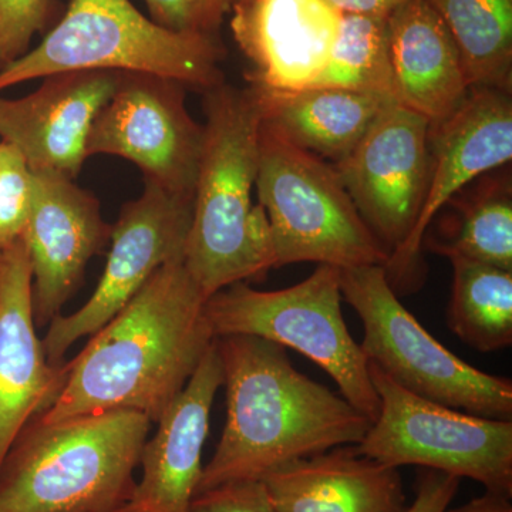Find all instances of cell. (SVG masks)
<instances>
[{
  "label": "cell",
  "mask_w": 512,
  "mask_h": 512,
  "mask_svg": "<svg viewBox=\"0 0 512 512\" xmlns=\"http://www.w3.org/2000/svg\"><path fill=\"white\" fill-rule=\"evenodd\" d=\"M207 298L173 259L66 363V379L40 420L131 410L156 424L183 392L215 335Z\"/></svg>",
  "instance_id": "obj_1"
},
{
  "label": "cell",
  "mask_w": 512,
  "mask_h": 512,
  "mask_svg": "<svg viewBox=\"0 0 512 512\" xmlns=\"http://www.w3.org/2000/svg\"><path fill=\"white\" fill-rule=\"evenodd\" d=\"M227 390V421L198 493L262 480L276 468L357 446L369 417L292 365L284 346L256 336L215 339Z\"/></svg>",
  "instance_id": "obj_2"
},
{
  "label": "cell",
  "mask_w": 512,
  "mask_h": 512,
  "mask_svg": "<svg viewBox=\"0 0 512 512\" xmlns=\"http://www.w3.org/2000/svg\"><path fill=\"white\" fill-rule=\"evenodd\" d=\"M204 141L184 265L205 298L274 268L271 229L252 191L262 114L254 93L222 83L205 92Z\"/></svg>",
  "instance_id": "obj_3"
},
{
  "label": "cell",
  "mask_w": 512,
  "mask_h": 512,
  "mask_svg": "<svg viewBox=\"0 0 512 512\" xmlns=\"http://www.w3.org/2000/svg\"><path fill=\"white\" fill-rule=\"evenodd\" d=\"M151 424L131 410L33 417L0 467V512H120Z\"/></svg>",
  "instance_id": "obj_4"
},
{
  "label": "cell",
  "mask_w": 512,
  "mask_h": 512,
  "mask_svg": "<svg viewBox=\"0 0 512 512\" xmlns=\"http://www.w3.org/2000/svg\"><path fill=\"white\" fill-rule=\"evenodd\" d=\"M225 55L220 37L165 29L130 0H72L35 49L0 70V92L83 70L154 74L207 92L224 83Z\"/></svg>",
  "instance_id": "obj_5"
},
{
  "label": "cell",
  "mask_w": 512,
  "mask_h": 512,
  "mask_svg": "<svg viewBox=\"0 0 512 512\" xmlns=\"http://www.w3.org/2000/svg\"><path fill=\"white\" fill-rule=\"evenodd\" d=\"M255 188L271 229L274 268L316 262L346 269L389 261L335 167L264 123Z\"/></svg>",
  "instance_id": "obj_6"
},
{
  "label": "cell",
  "mask_w": 512,
  "mask_h": 512,
  "mask_svg": "<svg viewBox=\"0 0 512 512\" xmlns=\"http://www.w3.org/2000/svg\"><path fill=\"white\" fill-rule=\"evenodd\" d=\"M342 301L340 269L322 264L305 281L279 291L229 285L207 299L205 312L215 338L256 336L308 357L373 423L379 397L369 360L346 326Z\"/></svg>",
  "instance_id": "obj_7"
},
{
  "label": "cell",
  "mask_w": 512,
  "mask_h": 512,
  "mask_svg": "<svg viewBox=\"0 0 512 512\" xmlns=\"http://www.w3.org/2000/svg\"><path fill=\"white\" fill-rule=\"evenodd\" d=\"M342 299L363 323L360 343L407 392L487 419L512 421V382L454 355L407 311L382 265L340 269Z\"/></svg>",
  "instance_id": "obj_8"
},
{
  "label": "cell",
  "mask_w": 512,
  "mask_h": 512,
  "mask_svg": "<svg viewBox=\"0 0 512 512\" xmlns=\"http://www.w3.org/2000/svg\"><path fill=\"white\" fill-rule=\"evenodd\" d=\"M379 414L357 444L390 467L417 466L512 497V421L487 419L407 392L369 362Z\"/></svg>",
  "instance_id": "obj_9"
},
{
  "label": "cell",
  "mask_w": 512,
  "mask_h": 512,
  "mask_svg": "<svg viewBox=\"0 0 512 512\" xmlns=\"http://www.w3.org/2000/svg\"><path fill=\"white\" fill-rule=\"evenodd\" d=\"M185 89L167 77L123 72L116 92L94 117L87 158H126L146 180L194 198L204 126L188 113Z\"/></svg>",
  "instance_id": "obj_10"
},
{
  "label": "cell",
  "mask_w": 512,
  "mask_h": 512,
  "mask_svg": "<svg viewBox=\"0 0 512 512\" xmlns=\"http://www.w3.org/2000/svg\"><path fill=\"white\" fill-rule=\"evenodd\" d=\"M194 198L171 194L146 180L141 197L121 208L111 229V248L96 291L82 308L50 322L43 350L62 365L74 343L92 336L127 305L161 266L184 258Z\"/></svg>",
  "instance_id": "obj_11"
},
{
  "label": "cell",
  "mask_w": 512,
  "mask_h": 512,
  "mask_svg": "<svg viewBox=\"0 0 512 512\" xmlns=\"http://www.w3.org/2000/svg\"><path fill=\"white\" fill-rule=\"evenodd\" d=\"M430 123L389 101L348 156L332 164L389 256L419 220L429 180Z\"/></svg>",
  "instance_id": "obj_12"
},
{
  "label": "cell",
  "mask_w": 512,
  "mask_h": 512,
  "mask_svg": "<svg viewBox=\"0 0 512 512\" xmlns=\"http://www.w3.org/2000/svg\"><path fill=\"white\" fill-rule=\"evenodd\" d=\"M429 154V180L419 220L384 265L396 293L417 284L424 234L447 202L481 175L510 163L511 93L471 87L448 119L430 124Z\"/></svg>",
  "instance_id": "obj_13"
},
{
  "label": "cell",
  "mask_w": 512,
  "mask_h": 512,
  "mask_svg": "<svg viewBox=\"0 0 512 512\" xmlns=\"http://www.w3.org/2000/svg\"><path fill=\"white\" fill-rule=\"evenodd\" d=\"M111 229L89 191L62 175L33 174L32 205L22 238L32 266L37 328L60 315L82 285L90 259L110 241Z\"/></svg>",
  "instance_id": "obj_14"
},
{
  "label": "cell",
  "mask_w": 512,
  "mask_h": 512,
  "mask_svg": "<svg viewBox=\"0 0 512 512\" xmlns=\"http://www.w3.org/2000/svg\"><path fill=\"white\" fill-rule=\"evenodd\" d=\"M121 74L116 70L52 74L28 96H0V138L19 151L33 174L74 180L87 160L94 117L116 92Z\"/></svg>",
  "instance_id": "obj_15"
},
{
  "label": "cell",
  "mask_w": 512,
  "mask_h": 512,
  "mask_svg": "<svg viewBox=\"0 0 512 512\" xmlns=\"http://www.w3.org/2000/svg\"><path fill=\"white\" fill-rule=\"evenodd\" d=\"M231 30L251 63L248 87L311 86L328 62L343 15L325 0H232Z\"/></svg>",
  "instance_id": "obj_16"
},
{
  "label": "cell",
  "mask_w": 512,
  "mask_h": 512,
  "mask_svg": "<svg viewBox=\"0 0 512 512\" xmlns=\"http://www.w3.org/2000/svg\"><path fill=\"white\" fill-rule=\"evenodd\" d=\"M32 296V266L19 238L0 251V467L66 379V362L49 363L37 338Z\"/></svg>",
  "instance_id": "obj_17"
},
{
  "label": "cell",
  "mask_w": 512,
  "mask_h": 512,
  "mask_svg": "<svg viewBox=\"0 0 512 512\" xmlns=\"http://www.w3.org/2000/svg\"><path fill=\"white\" fill-rule=\"evenodd\" d=\"M224 384L217 345L211 346L190 382L157 421L144 444L140 483L120 512H191L210 431L212 404Z\"/></svg>",
  "instance_id": "obj_18"
},
{
  "label": "cell",
  "mask_w": 512,
  "mask_h": 512,
  "mask_svg": "<svg viewBox=\"0 0 512 512\" xmlns=\"http://www.w3.org/2000/svg\"><path fill=\"white\" fill-rule=\"evenodd\" d=\"M275 512H404L399 468L342 446L292 461L262 478Z\"/></svg>",
  "instance_id": "obj_19"
},
{
  "label": "cell",
  "mask_w": 512,
  "mask_h": 512,
  "mask_svg": "<svg viewBox=\"0 0 512 512\" xmlns=\"http://www.w3.org/2000/svg\"><path fill=\"white\" fill-rule=\"evenodd\" d=\"M387 32L397 103L430 124L448 119L470 87L439 13L427 0H407L387 16Z\"/></svg>",
  "instance_id": "obj_20"
},
{
  "label": "cell",
  "mask_w": 512,
  "mask_h": 512,
  "mask_svg": "<svg viewBox=\"0 0 512 512\" xmlns=\"http://www.w3.org/2000/svg\"><path fill=\"white\" fill-rule=\"evenodd\" d=\"M262 123L313 156L339 163L365 136L389 99L339 87L252 89Z\"/></svg>",
  "instance_id": "obj_21"
},
{
  "label": "cell",
  "mask_w": 512,
  "mask_h": 512,
  "mask_svg": "<svg viewBox=\"0 0 512 512\" xmlns=\"http://www.w3.org/2000/svg\"><path fill=\"white\" fill-rule=\"evenodd\" d=\"M487 181L474 194L456 195L447 202L456 211L424 235L421 248L512 271L511 178Z\"/></svg>",
  "instance_id": "obj_22"
},
{
  "label": "cell",
  "mask_w": 512,
  "mask_h": 512,
  "mask_svg": "<svg viewBox=\"0 0 512 512\" xmlns=\"http://www.w3.org/2000/svg\"><path fill=\"white\" fill-rule=\"evenodd\" d=\"M453 36L468 87L511 93L512 0H427Z\"/></svg>",
  "instance_id": "obj_23"
},
{
  "label": "cell",
  "mask_w": 512,
  "mask_h": 512,
  "mask_svg": "<svg viewBox=\"0 0 512 512\" xmlns=\"http://www.w3.org/2000/svg\"><path fill=\"white\" fill-rule=\"evenodd\" d=\"M453 289L447 325L461 342L483 353L512 345V271L450 256Z\"/></svg>",
  "instance_id": "obj_24"
},
{
  "label": "cell",
  "mask_w": 512,
  "mask_h": 512,
  "mask_svg": "<svg viewBox=\"0 0 512 512\" xmlns=\"http://www.w3.org/2000/svg\"><path fill=\"white\" fill-rule=\"evenodd\" d=\"M387 16L343 15L328 62L311 86L339 87L396 101Z\"/></svg>",
  "instance_id": "obj_25"
},
{
  "label": "cell",
  "mask_w": 512,
  "mask_h": 512,
  "mask_svg": "<svg viewBox=\"0 0 512 512\" xmlns=\"http://www.w3.org/2000/svg\"><path fill=\"white\" fill-rule=\"evenodd\" d=\"M33 174L15 147L0 141V251L22 238L32 205Z\"/></svg>",
  "instance_id": "obj_26"
},
{
  "label": "cell",
  "mask_w": 512,
  "mask_h": 512,
  "mask_svg": "<svg viewBox=\"0 0 512 512\" xmlns=\"http://www.w3.org/2000/svg\"><path fill=\"white\" fill-rule=\"evenodd\" d=\"M57 0H0V70L29 52L36 33L47 32Z\"/></svg>",
  "instance_id": "obj_27"
},
{
  "label": "cell",
  "mask_w": 512,
  "mask_h": 512,
  "mask_svg": "<svg viewBox=\"0 0 512 512\" xmlns=\"http://www.w3.org/2000/svg\"><path fill=\"white\" fill-rule=\"evenodd\" d=\"M151 20L178 33L220 37L232 0H144Z\"/></svg>",
  "instance_id": "obj_28"
},
{
  "label": "cell",
  "mask_w": 512,
  "mask_h": 512,
  "mask_svg": "<svg viewBox=\"0 0 512 512\" xmlns=\"http://www.w3.org/2000/svg\"><path fill=\"white\" fill-rule=\"evenodd\" d=\"M191 512H275L261 480L237 481L195 495Z\"/></svg>",
  "instance_id": "obj_29"
},
{
  "label": "cell",
  "mask_w": 512,
  "mask_h": 512,
  "mask_svg": "<svg viewBox=\"0 0 512 512\" xmlns=\"http://www.w3.org/2000/svg\"><path fill=\"white\" fill-rule=\"evenodd\" d=\"M461 480L441 471L421 468L416 483V497L404 512H444L457 495Z\"/></svg>",
  "instance_id": "obj_30"
},
{
  "label": "cell",
  "mask_w": 512,
  "mask_h": 512,
  "mask_svg": "<svg viewBox=\"0 0 512 512\" xmlns=\"http://www.w3.org/2000/svg\"><path fill=\"white\" fill-rule=\"evenodd\" d=\"M342 15H389L407 0H325Z\"/></svg>",
  "instance_id": "obj_31"
},
{
  "label": "cell",
  "mask_w": 512,
  "mask_h": 512,
  "mask_svg": "<svg viewBox=\"0 0 512 512\" xmlns=\"http://www.w3.org/2000/svg\"><path fill=\"white\" fill-rule=\"evenodd\" d=\"M444 512H512V504L510 497L485 491L480 497L473 498L460 507H448Z\"/></svg>",
  "instance_id": "obj_32"
}]
</instances>
